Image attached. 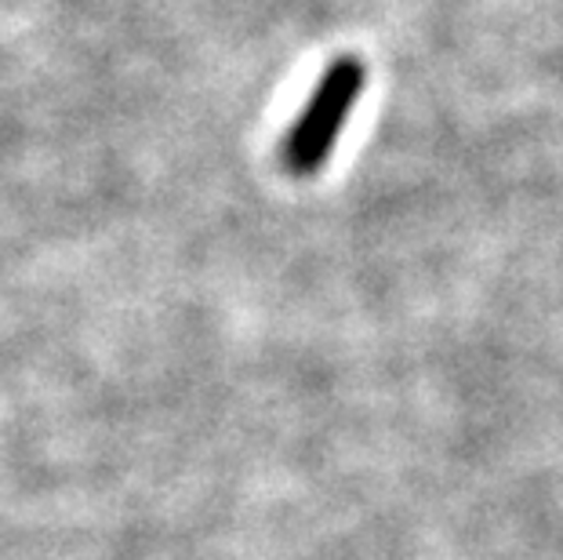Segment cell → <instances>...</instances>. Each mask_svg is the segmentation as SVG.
<instances>
[{
  "mask_svg": "<svg viewBox=\"0 0 563 560\" xmlns=\"http://www.w3.org/2000/svg\"><path fill=\"white\" fill-rule=\"evenodd\" d=\"M367 85V66L356 55H339L323 69L317 88L309 91L302 113L280 139V164L287 175L309 178L317 175L334 153V142L350 124Z\"/></svg>",
  "mask_w": 563,
  "mask_h": 560,
  "instance_id": "cell-1",
  "label": "cell"
}]
</instances>
